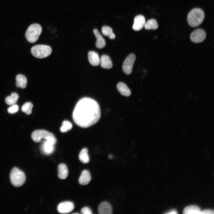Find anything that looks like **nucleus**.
Listing matches in <instances>:
<instances>
[{
    "mask_svg": "<svg viewBox=\"0 0 214 214\" xmlns=\"http://www.w3.org/2000/svg\"><path fill=\"white\" fill-rule=\"evenodd\" d=\"M100 115L98 103L91 98L85 97L81 99L76 105L73 113V118L79 126L87 128L97 122Z\"/></svg>",
    "mask_w": 214,
    "mask_h": 214,
    "instance_id": "f257e3e1",
    "label": "nucleus"
},
{
    "mask_svg": "<svg viewBox=\"0 0 214 214\" xmlns=\"http://www.w3.org/2000/svg\"><path fill=\"white\" fill-rule=\"evenodd\" d=\"M204 18V12L201 9L196 8L192 10L188 13L187 21L190 26L194 27L200 25Z\"/></svg>",
    "mask_w": 214,
    "mask_h": 214,
    "instance_id": "f03ea898",
    "label": "nucleus"
},
{
    "mask_svg": "<svg viewBox=\"0 0 214 214\" xmlns=\"http://www.w3.org/2000/svg\"><path fill=\"white\" fill-rule=\"evenodd\" d=\"M32 140L35 142H40L42 139H45L55 145L57 140L51 133L44 130H37L33 131L31 135Z\"/></svg>",
    "mask_w": 214,
    "mask_h": 214,
    "instance_id": "7ed1b4c3",
    "label": "nucleus"
},
{
    "mask_svg": "<svg viewBox=\"0 0 214 214\" xmlns=\"http://www.w3.org/2000/svg\"><path fill=\"white\" fill-rule=\"evenodd\" d=\"M42 27L39 24L31 25L27 29L25 36L27 40L30 43H34L38 40L42 32Z\"/></svg>",
    "mask_w": 214,
    "mask_h": 214,
    "instance_id": "20e7f679",
    "label": "nucleus"
},
{
    "mask_svg": "<svg viewBox=\"0 0 214 214\" xmlns=\"http://www.w3.org/2000/svg\"><path fill=\"white\" fill-rule=\"evenodd\" d=\"M10 177L12 184L16 187L22 186L26 180V176L24 172L16 167H14L12 169Z\"/></svg>",
    "mask_w": 214,
    "mask_h": 214,
    "instance_id": "39448f33",
    "label": "nucleus"
},
{
    "mask_svg": "<svg viewBox=\"0 0 214 214\" xmlns=\"http://www.w3.org/2000/svg\"><path fill=\"white\" fill-rule=\"evenodd\" d=\"M32 55L38 58H43L49 56L52 50L49 46L44 45H37L32 47L31 49Z\"/></svg>",
    "mask_w": 214,
    "mask_h": 214,
    "instance_id": "423d86ee",
    "label": "nucleus"
},
{
    "mask_svg": "<svg viewBox=\"0 0 214 214\" xmlns=\"http://www.w3.org/2000/svg\"><path fill=\"white\" fill-rule=\"evenodd\" d=\"M136 58L135 55L133 53L129 54L125 59L122 64L124 72L127 75L131 73Z\"/></svg>",
    "mask_w": 214,
    "mask_h": 214,
    "instance_id": "0eeeda50",
    "label": "nucleus"
},
{
    "mask_svg": "<svg viewBox=\"0 0 214 214\" xmlns=\"http://www.w3.org/2000/svg\"><path fill=\"white\" fill-rule=\"evenodd\" d=\"M206 37L205 32L202 29L194 30L190 35V39L193 42L199 43L203 41Z\"/></svg>",
    "mask_w": 214,
    "mask_h": 214,
    "instance_id": "6e6552de",
    "label": "nucleus"
},
{
    "mask_svg": "<svg viewBox=\"0 0 214 214\" xmlns=\"http://www.w3.org/2000/svg\"><path fill=\"white\" fill-rule=\"evenodd\" d=\"M74 208L73 203L70 201H65L60 203L58 206L57 210L61 213H67Z\"/></svg>",
    "mask_w": 214,
    "mask_h": 214,
    "instance_id": "1a4fd4ad",
    "label": "nucleus"
},
{
    "mask_svg": "<svg viewBox=\"0 0 214 214\" xmlns=\"http://www.w3.org/2000/svg\"><path fill=\"white\" fill-rule=\"evenodd\" d=\"M54 145L45 140L42 142L40 146V150L41 153L43 154H51L54 150Z\"/></svg>",
    "mask_w": 214,
    "mask_h": 214,
    "instance_id": "9d476101",
    "label": "nucleus"
},
{
    "mask_svg": "<svg viewBox=\"0 0 214 214\" xmlns=\"http://www.w3.org/2000/svg\"><path fill=\"white\" fill-rule=\"evenodd\" d=\"M145 23V19L143 16L141 15H137L134 18L133 28L135 31H139L144 26Z\"/></svg>",
    "mask_w": 214,
    "mask_h": 214,
    "instance_id": "9b49d317",
    "label": "nucleus"
},
{
    "mask_svg": "<svg viewBox=\"0 0 214 214\" xmlns=\"http://www.w3.org/2000/svg\"><path fill=\"white\" fill-rule=\"evenodd\" d=\"M98 211L100 214H110L112 213V207L108 202H103L99 205Z\"/></svg>",
    "mask_w": 214,
    "mask_h": 214,
    "instance_id": "f8f14e48",
    "label": "nucleus"
},
{
    "mask_svg": "<svg viewBox=\"0 0 214 214\" xmlns=\"http://www.w3.org/2000/svg\"><path fill=\"white\" fill-rule=\"evenodd\" d=\"M88 59L90 63L93 66L98 65L100 63V59L96 52L91 51L88 53Z\"/></svg>",
    "mask_w": 214,
    "mask_h": 214,
    "instance_id": "ddd939ff",
    "label": "nucleus"
},
{
    "mask_svg": "<svg viewBox=\"0 0 214 214\" xmlns=\"http://www.w3.org/2000/svg\"><path fill=\"white\" fill-rule=\"evenodd\" d=\"M93 32L96 38V41L95 43L96 46L98 48H103L106 45V43L105 40L97 29H95L93 30Z\"/></svg>",
    "mask_w": 214,
    "mask_h": 214,
    "instance_id": "4468645a",
    "label": "nucleus"
},
{
    "mask_svg": "<svg viewBox=\"0 0 214 214\" xmlns=\"http://www.w3.org/2000/svg\"><path fill=\"white\" fill-rule=\"evenodd\" d=\"M91 180V176L89 171L86 170H83L79 178V183L83 185L88 184Z\"/></svg>",
    "mask_w": 214,
    "mask_h": 214,
    "instance_id": "2eb2a0df",
    "label": "nucleus"
},
{
    "mask_svg": "<svg viewBox=\"0 0 214 214\" xmlns=\"http://www.w3.org/2000/svg\"><path fill=\"white\" fill-rule=\"evenodd\" d=\"M100 66L103 68L109 69L113 66L111 59L108 56L103 54L100 58Z\"/></svg>",
    "mask_w": 214,
    "mask_h": 214,
    "instance_id": "dca6fc26",
    "label": "nucleus"
},
{
    "mask_svg": "<svg viewBox=\"0 0 214 214\" xmlns=\"http://www.w3.org/2000/svg\"><path fill=\"white\" fill-rule=\"evenodd\" d=\"M58 176L61 179H66L68 175V170L67 166L64 164L61 163L58 167Z\"/></svg>",
    "mask_w": 214,
    "mask_h": 214,
    "instance_id": "f3484780",
    "label": "nucleus"
},
{
    "mask_svg": "<svg viewBox=\"0 0 214 214\" xmlns=\"http://www.w3.org/2000/svg\"><path fill=\"white\" fill-rule=\"evenodd\" d=\"M117 88L121 95L128 97L130 96L131 92L127 86L124 83L120 82L117 85Z\"/></svg>",
    "mask_w": 214,
    "mask_h": 214,
    "instance_id": "a211bd4d",
    "label": "nucleus"
},
{
    "mask_svg": "<svg viewBox=\"0 0 214 214\" xmlns=\"http://www.w3.org/2000/svg\"><path fill=\"white\" fill-rule=\"evenodd\" d=\"M201 210L200 208L195 205H191L186 207L184 209L183 213L185 214H199Z\"/></svg>",
    "mask_w": 214,
    "mask_h": 214,
    "instance_id": "6ab92c4d",
    "label": "nucleus"
},
{
    "mask_svg": "<svg viewBox=\"0 0 214 214\" xmlns=\"http://www.w3.org/2000/svg\"><path fill=\"white\" fill-rule=\"evenodd\" d=\"M16 86L18 87L24 89L26 86L27 80L24 75L20 74L18 75L16 77Z\"/></svg>",
    "mask_w": 214,
    "mask_h": 214,
    "instance_id": "aec40b11",
    "label": "nucleus"
},
{
    "mask_svg": "<svg viewBox=\"0 0 214 214\" xmlns=\"http://www.w3.org/2000/svg\"><path fill=\"white\" fill-rule=\"evenodd\" d=\"M79 158L80 161L84 163H87L89 161V158L88 153V150L86 148L82 149L80 151Z\"/></svg>",
    "mask_w": 214,
    "mask_h": 214,
    "instance_id": "412c9836",
    "label": "nucleus"
},
{
    "mask_svg": "<svg viewBox=\"0 0 214 214\" xmlns=\"http://www.w3.org/2000/svg\"><path fill=\"white\" fill-rule=\"evenodd\" d=\"M19 96L15 92L12 93L10 95L7 97L5 99L6 103L9 105H13L17 101Z\"/></svg>",
    "mask_w": 214,
    "mask_h": 214,
    "instance_id": "4be33fe9",
    "label": "nucleus"
},
{
    "mask_svg": "<svg viewBox=\"0 0 214 214\" xmlns=\"http://www.w3.org/2000/svg\"><path fill=\"white\" fill-rule=\"evenodd\" d=\"M144 26L146 29H156L158 28V25L155 19H152L148 20L145 23Z\"/></svg>",
    "mask_w": 214,
    "mask_h": 214,
    "instance_id": "5701e85b",
    "label": "nucleus"
},
{
    "mask_svg": "<svg viewBox=\"0 0 214 214\" xmlns=\"http://www.w3.org/2000/svg\"><path fill=\"white\" fill-rule=\"evenodd\" d=\"M102 31L104 35L108 36L110 39H114L115 38V35L113 32L112 29L110 27L104 26L102 28Z\"/></svg>",
    "mask_w": 214,
    "mask_h": 214,
    "instance_id": "b1692460",
    "label": "nucleus"
},
{
    "mask_svg": "<svg viewBox=\"0 0 214 214\" xmlns=\"http://www.w3.org/2000/svg\"><path fill=\"white\" fill-rule=\"evenodd\" d=\"M72 127V124L70 121L64 120L60 128V131L62 133H65L71 129Z\"/></svg>",
    "mask_w": 214,
    "mask_h": 214,
    "instance_id": "393cba45",
    "label": "nucleus"
},
{
    "mask_svg": "<svg viewBox=\"0 0 214 214\" xmlns=\"http://www.w3.org/2000/svg\"><path fill=\"white\" fill-rule=\"evenodd\" d=\"M33 107V105L31 103L27 102L25 103L22 106L21 110L22 111L26 114L29 115L32 113Z\"/></svg>",
    "mask_w": 214,
    "mask_h": 214,
    "instance_id": "a878e982",
    "label": "nucleus"
},
{
    "mask_svg": "<svg viewBox=\"0 0 214 214\" xmlns=\"http://www.w3.org/2000/svg\"><path fill=\"white\" fill-rule=\"evenodd\" d=\"M18 106L17 105H13L9 107L7 109L8 113L10 114H14L18 111Z\"/></svg>",
    "mask_w": 214,
    "mask_h": 214,
    "instance_id": "bb28decb",
    "label": "nucleus"
},
{
    "mask_svg": "<svg viewBox=\"0 0 214 214\" xmlns=\"http://www.w3.org/2000/svg\"><path fill=\"white\" fill-rule=\"evenodd\" d=\"M81 213L82 214H92V211L91 209L88 207H85L82 208Z\"/></svg>",
    "mask_w": 214,
    "mask_h": 214,
    "instance_id": "cd10ccee",
    "label": "nucleus"
},
{
    "mask_svg": "<svg viewBox=\"0 0 214 214\" xmlns=\"http://www.w3.org/2000/svg\"><path fill=\"white\" fill-rule=\"evenodd\" d=\"M214 210L210 209H206L201 211V214H213Z\"/></svg>",
    "mask_w": 214,
    "mask_h": 214,
    "instance_id": "c85d7f7f",
    "label": "nucleus"
},
{
    "mask_svg": "<svg viewBox=\"0 0 214 214\" xmlns=\"http://www.w3.org/2000/svg\"><path fill=\"white\" fill-rule=\"evenodd\" d=\"M177 212L176 210L175 209H172L169 211L165 213L167 214H177Z\"/></svg>",
    "mask_w": 214,
    "mask_h": 214,
    "instance_id": "c756f323",
    "label": "nucleus"
},
{
    "mask_svg": "<svg viewBox=\"0 0 214 214\" xmlns=\"http://www.w3.org/2000/svg\"><path fill=\"white\" fill-rule=\"evenodd\" d=\"M109 158H112V156L110 155L109 156Z\"/></svg>",
    "mask_w": 214,
    "mask_h": 214,
    "instance_id": "7c9ffc66",
    "label": "nucleus"
}]
</instances>
